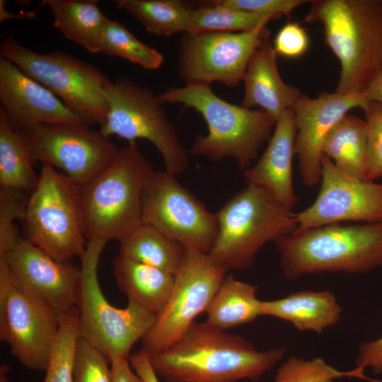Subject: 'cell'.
<instances>
[{"label": "cell", "mask_w": 382, "mask_h": 382, "mask_svg": "<svg viewBox=\"0 0 382 382\" xmlns=\"http://www.w3.org/2000/svg\"><path fill=\"white\" fill-rule=\"evenodd\" d=\"M284 353L278 347L258 351L239 335L194 322L172 345L149 357L165 382H238L257 381Z\"/></svg>", "instance_id": "obj_1"}, {"label": "cell", "mask_w": 382, "mask_h": 382, "mask_svg": "<svg viewBox=\"0 0 382 382\" xmlns=\"http://www.w3.org/2000/svg\"><path fill=\"white\" fill-rule=\"evenodd\" d=\"M303 23H320L341 69L335 92L363 95L382 74V0H311Z\"/></svg>", "instance_id": "obj_2"}, {"label": "cell", "mask_w": 382, "mask_h": 382, "mask_svg": "<svg viewBox=\"0 0 382 382\" xmlns=\"http://www.w3.org/2000/svg\"><path fill=\"white\" fill-rule=\"evenodd\" d=\"M156 96L162 103H181L194 108L204 119L208 133L195 139L190 154L214 161L230 157L244 170L257 158L276 124L266 111L230 103L218 97L207 85L186 84Z\"/></svg>", "instance_id": "obj_3"}, {"label": "cell", "mask_w": 382, "mask_h": 382, "mask_svg": "<svg viewBox=\"0 0 382 382\" xmlns=\"http://www.w3.org/2000/svg\"><path fill=\"white\" fill-rule=\"evenodd\" d=\"M288 280L327 272L361 273L382 266V222L330 224L274 241Z\"/></svg>", "instance_id": "obj_4"}, {"label": "cell", "mask_w": 382, "mask_h": 382, "mask_svg": "<svg viewBox=\"0 0 382 382\" xmlns=\"http://www.w3.org/2000/svg\"><path fill=\"white\" fill-rule=\"evenodd\" d=\"M154 170L136 143L118 149L111 163L80 187L87 241H120L142 224L141 197Z\"/></svg>", "instance_id": "obj_5"}, {"label": "cell", "mask_w": 382, "mask_h": 382, "mask_svg": "<svg viewBox=\"0 0 382 382\" xmlns=\"http://www.w3.org/2000/svg\"><path fill=\"white\" fill-rule=\"evenodd\" d=\"M217 236L208 253L226 272L250 267L269 241L294 233L296 213L269 191L248 185L216 212Z\"/></svg>", "instance_id": "obj_6"}, {"label": "cell", "mask_w": 382, "mask_h": 382, "mask_svg": "<svg viewBox=\"0 0 382 382\" xmlns=\"http://www.w3.org/2000/svg\"><path fill=\"white\" fill-rule=\"evenodd\" d=\"M0 55L50 90L89 125L103 123L108 112L106 91L112 81L93 64L62 52H35L12 37L2 41Z\"/></svg>", "instance_id": "obj_7"}, {"label": "cell", "mask_w": 382, "mask_h": 382, "mask_svg": "<svg viewBox=\"0 0 382 382\" xmlns=\"http://www.w3.org/2000/svg\"><path fill=\"white\" fill-rule=\"evenodd\" d=\"M108 242L88 240L79 257L81 280L76 306L79 335L101 351L110 362L117 358H129L132 347L153 326L156 315L129 302L125 308H116L105 297L98 269Z\"/></svg>", "instance_id": "obj_8"}, {"label": "cell", "mask_w": 382, "mask_h": 382, "mask_svg": "<svg viewBox=\"0 0 382 382\" xmlns=\"http://www.w3.org/2000/svg\"><path fill=\"white\" fill-rule=\"evenodd\" d=\"M23 222L25 238L58 261L79 257L86 248L80 186L50 166L42 165Z\"/></svg>", "instance_id": "obj_9"}, {"label": "cell", "mask_w": 382, "mask_h": 382, "mask_svg": "<svg viewBox=\"0 0 382 382\" xmlns=\"http://www.w3.org/2000/svg\"><path fill=\"white\" fill-rule=\"evenodd\" d=\"M106 96L108 112L100 126L105 137L115 135L129 144L146 139L161 154L165 170L175 175L186 170L187 151L168 120L163 103L148 87L120 78L109 86Z\"/></svg>", "instance_id": "obj_10"}, {"label": "cell", "mask_w": 382, "mask_h": 382, "mask_svg": "<svg viewBox=\"0 0 382 382\" xmlns=\"http://www.w3.org/2000/svg\"><path fill=\"white\" fill-rule=\"evenodd\" d=\"M62 313L18 288L0 259V339L24 367L46 371Z\"/></svg>", "instance_id": "obj_11"}, {"label": "cell", "mask_w": 382, "mask_h": 382, "mask_svg": "<svg viewBox=\"0 0 382 382\" xmlns=\"http://www.w3.org/2000/svg\"><path fill=\"white\" fill-rule=\"evenodd\" d=\"M141 222L185 250L209 253L217 236L216 213L209 212L166 170H154L144 189Z\"/></svg>", "instance_id": "obj_12"}, {"label": "cell", "mask_w": 382, "mask_h": 382, "mask_svg": "<svg viewBox=\"0 0 382 382\" xmlns=\"http://www.w3.org/2000/svg\"><path fill=\"white\" fill-rule=\"evenodd\" d=\"M226 273L208 253L185 250L168 302L141 340L149 356L172 345L206 312Z\"/></svg>", "instance_id": "obj_13"}, {"label": "cell", "mask_w": 382, "mask_h": 382, "mask_svg": "<svg viewBox=\"0 0 382 382\" xmlns=\"http://www.w3.org/2000/svg\"><path fill=\"white\" fill-rule=\"evenodd\" d=\"M86 124H39L20 130L33 162L60 169L80 187L102 172L118 148Z\"/></svg>", "instance_id": "obj_14"}, {"label": "cell", "mask_w": 382, "mask_h": 382, "mask_svg": "<svg viewBox=\"0 0 382 382\" xmlns=\"http://www.w3.org/2000/svg\"><path fill=\"white\" fill-rule=\"evenodd\" d=\"M267 24L247 32L184 33L178 47L179 76L187 84L219 81L237 86L253 52L269 38Z\"/></svg>", "instance_id": "obj_15"}, {"label": "cell", "mask_w": 382, "mask_h": 382, "mask_svg": "<svg viewBox=\"0 0 382 382\" xmlns=\"http://www.w3.org/2000/svg\"><path fill=\"white\" fill-rule=\"evenodd\" d=\"M296 217L294 232L342 221L382 222V183L349 175L322 154L318 197Z\"/></svg>", "instance_id": "obj_16"}, {"label": "cell", "mask_w": 382, "mask_h": 382, "mask_svg": "<svg viewBox=\"0 0 382 382\" xmlns=\"http://www.w3.org/2000/svg\"><path fill=\"white\" fill-rule=\"evenodd\" d=\"M14 282L25 293L37 298L59 313L76 306L81 268L60 262L27 238H21L1 258Z\"/></svg>", "instance_id": "obj_17"}, {"label": "cell", "mask_w": 382, "mask_h": 382, "mask_svg": "<svg viewBox=\"0 0 382 382\" xmlns=\"http://www.w3.org/2000/svg\"><path fill=\"white\" fill-rule=\"evenodd\" d=\"M369 102L364 95L336 92H322L313 98L302 94L297 100L292 108L297 129L294 151L306 186L320 181L321 149L328 132L351 109H364Z\"/></svg>", "instance_id": "obj_18"}, {"label": "cell", "mask_w": 382, "mask_h": 382, "mask_svg": "<svg viewBox=\"0 0 382 382\" xmlns=\"http://www.w3.org/2000/svg\"><path fill=\"white\" fill-rule=\"evenodd\" d=\"M0 102L8 120L16 129L39 124L88 125L69 110L50 90L1 57Z\"/></svg>", "instance_id": "obj_19"}, {"label": "cell", "mask_w": 382, "mask_h": 382, "mask_svg": "<svg viewBox=\"0 0 382 382\" xmlns=\"http://www.w3.org/2000/svg\"><path fill=\"white\" fill-rule=\"evenodd\" d=\"M296 131L294 111L288 110L277 120L262 155L243 174L248 184L269 191L291 210L297 202L292 180Z\"/></svg>", "instance_id": "obj_20"}, {"label": "cell", "mask_w": 382, "mask_h": 382, "mask_svg": "<svg viewBox=\"0 0 382 382\" xmlns=\"http://www.w3.org/2000/svg\"><path fill=\"white\" fill-rule=\"evenodd\" d=\"M245 93L241 106L260 107L277 122L286 110L293 108L302 95L295 86L282 79L277 64V54L268 40L255 50L243 78Z\"/></svg>", "instance_id": "obj_21"}, {"label": "cell", "mask_w": 382, "mask_h": 382, "mask_svg": "<svg viewBox=\"0 0 382 382\" xmlns=\"http://www.w3.org/2000/svg\"><path fill=\"white\" fill-rule=\"evenodd\" d=\"M260 316H271L291 323L301 331L318 333L338 323L342 308L328 291H303L273 301H261Z\"/></svg>", "instance_id": "obj_22"}, {"label": "cell", "mask_w": 382, "mask_h": 382, "mask_svg": "<svg viewBox=\"0 0 382 382\" xmlns=\"http://www.w3.org/2000/svg\"><path fill=\"white\" fill-rule=\"evenodd\" d=\"M113 274L128 302L158 315L172 292L174 275L120 254L112 260Z\"/></svg>", "instance_id": "obj_23"}, {"label": "cell", "mask_w": 382, "mask_h": 382, "mask_svg": "<svg viewBox=\"0 0 382 382\" xmlns=\"http://www.w3.org/2000/svg\"><path fill=\"white\" fill-rule=\"evenodd\" d=\"M52 14L53 26L68 40L92 54L99 53V45L108 21L96 0H44Z\"/></svg>", "instance_id": "obj_24"}, {"label": "cell", "mask_w": 382, "mask_h": 382, "mask_svg": "<svg viewBox=\"0 0 382 382\" xmlns=\"http://www.w3.org/2000/svg\"><path fill=\"white\" fill-rule=\"evenodd\" d=\"M257 286L235 279H224L207 311V323L227 330L254 321L260 316Z\"/></svg>", "instance_id": "obj_25"}, {"label": "cell", "mask_w": 382, "mask_h": 382, "mask_svg": "<svg viewBox=\"0 0 382 382\" xmlns=\"http://www.w3.org/2000/svg\"><path fill=\"white\" fill-rule=\"evenodd\" d=\"M321 151L341 171L366 180L367 134L365 120L346 114L325 137Z\"/></svg>", "instance_id": "obj_26"}, {"label": "cell", "mask_w": 382, "mask_h": 382, "mask_svg": "<svg viewBox=\"0 0 382 382\" xmlns=\"http://www.w3.org/2000/svg\"><path fill=\"white\" fill-rule=\"evenodd\" d=\"M23 133L14 129L0 106V186L28 193L36 187L39 175Z\"/></svg>", "instance_id": "obj_27"}, {"label": "cell", "mask_w": 382, "mask_h": 382, "mask_svg": "<svg viewBox=\"0 0 382 382\" xmlns=\"http://www.w3.org/2000/svg\"><path fill=\"white\" fill-rule=\"evenodd\" d=\"M120 241V255L175 275L185 248L155 228L141 224Z\"/></svg>", "instance_id": "obj_28"}, {"label": "cell", "mask_w": 382, "mask_h": 382, "mask_svg": "<svg viewBox=\"0 0 382 382\" xmlns=\"http://www.w3.org/2000/svg\"><path fill=\"white\" fill-rule=\"evenodd\" d=\"M124 10L156 36L187 33L193 8L180 0H115Z\"/></svg>", "instance_id": "obj_29"}, {"label": "cell", "mask_w": 382, "mask_h": 382, "mask_svg": "<svg viewBox=\"0 0 382 382\" xmlns=\"http://www.w3.org/2000/svg\"><path fill=\"white\" fill-rule=\"evenodd\" d=\"M99 52L123 58L148 70L158 69L164 60L161 53L139 40L123 24L110 19L101 35Z\"/></svg>", "instance_id": "obj_30"}, {"label": "cell", "mask_w": 382, "mask_h": 382, "mask_svg": "<svg viewBox=\"0 0 382 382\" xmlns=\"http://www.w3.org/2000/svg\"><path fill=\"white\" fill-rule=\"evenodd\" d=\"M192 8L186 33L204 32H247L276 18L230 8L210 5Z\"/></svg>", "instance_id": "obj_31"}, {"label": "cell", "mask_w": 382, "mask_h": 382, "mask_svg": "<svg viewBox=\"0 0 382 382\" xmlns=\"http://www.w3.org/2000/svg\"><path fill=\"white\" fill-rule=\"evenodd\" d=\"M79 336V310L74 306L62 313L44 382H73V357Z\"/></svg>", "instance_id": "obj_32"}, {"label": "cell", "mask_w": 382, "mask_h": 382, "mask_svg": "<svg viewBox=\"0 0 382 382\" xmlns=\"http://www.w3.org/2000/svg\"><path fill=\"white\" fill-rule=\"evenodd\" d=\"M364 369L357 366L350 371H339L328 365L323 359L303 360L290 357L278 369L272 382H334L341 377H357L370 382H382L366 377Z\"/></svg>", "instance_id": "obj_33"}, {"label": "cell", "mask_w": 382, "mask_h": 382, "mask_svg": "<svg viewBox=\"0 0 382 382\" xmlns=\"http://www.w3.org/2000/svg\"><path fill=\"white\" fill-rule=\"evenodd\" d=\"M28 197L21 190L0 188V258L21 238L15 221H24Z\"/></svg>", "instance_id": "obj_34"}, {"label": "cell", "mask_w": 382, "mask_h": 382, "mask_svg": "<svg viewBox=\"0 0 382 382\" xmlns=\"http://www.w3.org/2000/svg\"><path fill=\"white\" fill-rule=\"evenodd\" d=\"M72 375L73 382H112L108 359L80 335L74 352Z\"/></svg>", "instance_id": "obj_35"}, {"label": "cell", "mask_w": 382, "mask_h": 382, "mask_svg": "<svg viewBox=\"0 0 382 382\" xmlns=\"http://www.w3.org/2000/svg\"><path fill=\"white\" fill-rule=\"evenodd\" d=\"M362 110L367 134L365 179L374 181L382 178V104L369 101Z\"/></svg>", "instance_id": "obj_36"}, {"label": "cell", "mask_w": 382, "mask_h": 382, "mask_svg": "<svg viewBox=\"0 0 382 382\" xmlns=\"http://www.w3.org/2000/svg\"><path fill=\"white\" fill-rule=\"evenodd\" d=\"M309 1L306 0H216L207 1L205 4L262 16H270L278 19L283 16H290L294 10Z\"/></svg>", "instance_id": "obj_37"}, {"label": "cell", "mask_w": 382, "mask_h": 382, "mask_svg": "<svg viewBox=\"0 0 382 382\" xmlns=\"http://www.w3.org/2000/svg\"><path fill=\"white\" fill-rule=\"evenodd\" d=\"M309 37L299 23L285 24L276 35L273 47L277 54L291 59L300 57L309 47Z\"/></svg>", "instance_id": "obj_38"}, {"label": "cell", "mask_w": 382, "mask_h": 382, "mask_svg": "<svg viewBox=\"0 0 382 382\" xmlns=\"http://www.w3.org/2000/svg\"><path fill=\"white\" fill-rule=\"evenodd\" d=\"M357 366L364 369L370 366L376 374L382 372V337L360 346Z\"/></svg>", "instance_id": "obj_39"}, {"label": "cell", "mask_w": 382, "mask_h": 382, "mask_svg": "<svg viewBox=\"0 0 382 382\" xmlns=\"http://www.w3.org/2000/svg\"><path fill=\"white\" fill-rule=\"evenodd\" d=\"M129 360L133 370L144 382H159L151 364L149 354L144 348L129 356Z\"/></svg>", "instance_id": "obj_40"}, {"label": "cell", "mask_w": 382, "mask_h": 382, "mask_svg": "<svg viewBox=\"0 0 382 382\" xmlns=\"http://www.w3.org/2000/svg\"><path fill=\"white\" fill-rule=\"evenodd\" d=\"M112 382H144L133 371L129 359L117 358L110 361Z\"/></svg>", "instance_id": "obj_41"}, {"label": "cell", "mask_w": 382, "mask_h": 382, "mask_svg": "<svg viewBox=\"0 0 382 382\" xmlns=\"http://www.w3.org/2000/svg\"><path fill=\"white\" fill-rule=\"evenodd\" d=\"M363 95L369 101L382 104V74L375 79Z\"/></svg>", "instance_id": "obj_42"}, {"label": "cell", "mask_w": 382, "mask_h": 382, "mask_svg": "<svg viewBox=\"0 0 382 382\" xmlns=\"http://www.w3.org/2000/svg\"><path fill=\"white\" fill-rule=\"evenodd\" d=\"M35 16V12L28 11L21 12L20 13H12L8 12L5 7V1L0 0V22H3L8 19H31Z\"/></svg>", "instance_id": "obj_43"}]
</instances>
